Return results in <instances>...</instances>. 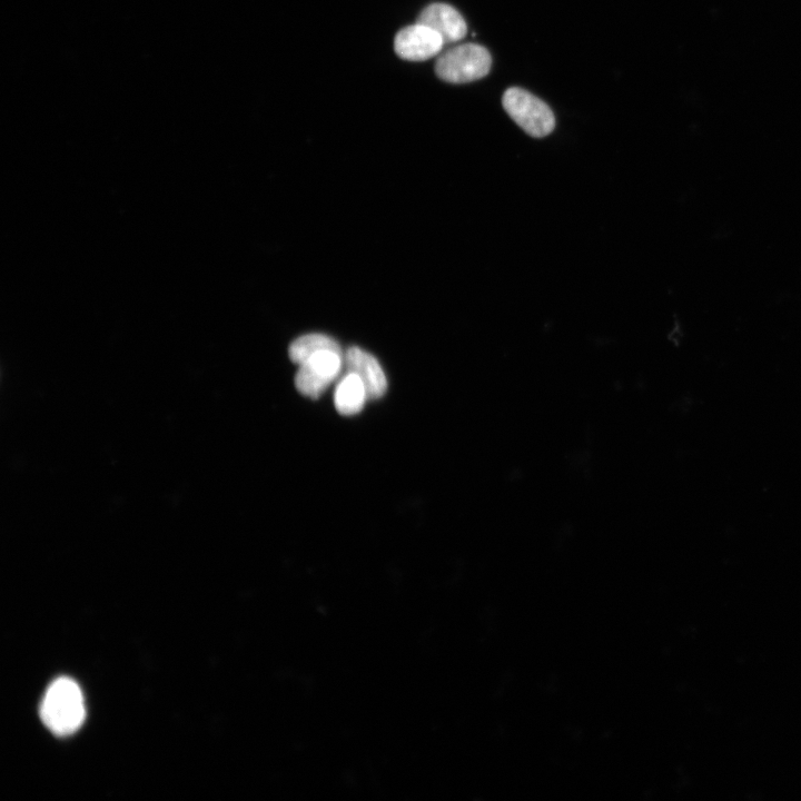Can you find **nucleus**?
Instances as JSON below:
<instances>
[{
  "mask_svg": "<svg viewBox=\"0 0 801 801\" xmlns=\"http://www.w3.org/2000/svg\"><path fill=\"white\" fill-rule=\"evenodd\" d=\"M491 65L492 57L485 47L464 43L441 53L435 63V72L446 82L465 83L485 77Z\"/></svg>",
  "mask_w": 801,
  "mask_h": 801,
  "instance_id": "2",
  "label": "nucleus"
},
{
  "mask_svg": "<svg viewBox=\"0 0 801 801\" xmlns=\"http://www.w3.org/2000/svg\"><path fill=\"white\" fill-rule=\"evenodd\" d=\"M435 30L445 43L462 40L467 26L462 14L446 3H432L418 14L417 21Z\"/></svg>",
  "mask_w": 801,
  "mask_h": 801,
  "instance_id": "7",
  "label": "nucleus"
},
{
  "mask_svg": "<svg viewBox=\"0 0 801 801\" xmlns=\"http://www.w3.org/2000/svg\"><path fill=\"white\" fill-rule=\"evenodd\" d=\"M502 105L514 122L534 138L550 135L555 127V117L551 108L522 88L506 89Z\"/></svg>",
  "mask_w": 801,
  "mask_h": 801,
  "instance_id": "3",
  "label": "nucleus"
},
{
  "mask_svg": "<svg viewBox=\"0 0 801 801\" xmlns=\"http://www.w3.org/2000/svg\"><path fill=\"white\" fill-rule=\"evenodd\" d=\"M40 716L43 724L57 735L76 732L86 716L79 685L69 678L55 680L44 693Z\"/></svg>",
  "mask_w": 801,
  "mask_h": 801,
  "instance_id": "1",
  "label": "nucleus"
},
{
  "mask_svg": "<svg viewBox=\"0 0 801 801\" xmlns=\"http://www.w3.org/2000/svg\"><path fill=\"white\" fill-rule=\"evenodd\" d=\"M342 366L343 354L319 350L299 365L295 386L301 395L316 399L338 377Z\"/></svg>",
  "mask_w": 801,
  "mask_h": 801,
  "instance_id": "4",
  "label": "nucleus"
},
{
  "mask_svg": "<svg viewBox=\"0 0 801 801\" xmlns=\"http://www.w3.org/2000/svg\"><path fill=\"white\" fill-rule=\"evenodd\" d=\"M345 363L348 372L357 374L370 400L383 397L387 390V379L378 360L359 347H349L346 352Z\"/></svg>",
  "mask_w": 801,
  "mask_h": 801,
  "instance_id": "6",
  "label": "nucleus"
},
{
  "mask_svg": "<svg viewBox=\"0 0 801 801\" xmlns=\"http://www.w3.org/2000/svg\"><path fill=\"white\" fill-rule=\"evenodd\" d=\"M325 349L342 354V348L334 338L324 334L313 333L295 339L289 345L288 355L293 363L300 365L313 354Z\"/></svg>",
  "mask_w": 801,
  "mask_h": 801,
  "instance_id": "9",
  "label": "nucleus"
},
{
  "mask_svg": "<svg viewBox=\"0 0 801 801\" xmlns=\"http://www.w3.org/2000/svg\"><path fill=\"white\" fill-rule=\"evenodd\" d=\"M444 44L435 30L419 22L400 29L394 39L397 56L409 61L427 60L439 53Z\"/></svg>",
  "mask_w": 801,
  "mask_h": 801,
  "instance_id": "5",
  "label": "nucleus"
},
{
  "mask_svg": "<svg viewBox=\"0 0 801 801\" xmlns=\"http://www.w3.org/2000/svg\"><path fill=\"white\" fill-rule=\"evenodd\" d=\"M367 398L362 378L357 374L348 372L335 388L334 405L340 415L352 416L363 409Z\"/></svg>",
  "mask_w": 801,
  "mask_h": 801,
  "instance_id": "8",
  "label": "nucleus"
}]
</instances>
